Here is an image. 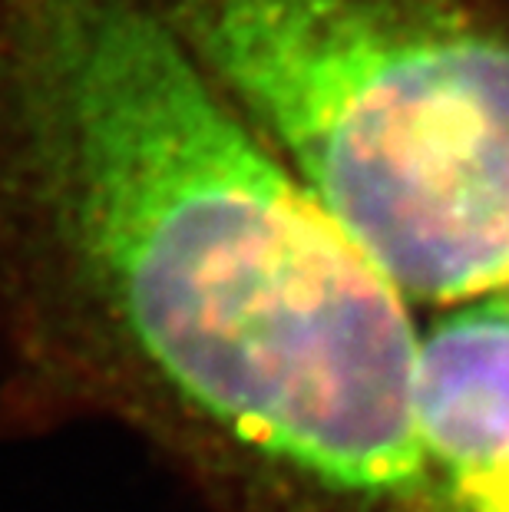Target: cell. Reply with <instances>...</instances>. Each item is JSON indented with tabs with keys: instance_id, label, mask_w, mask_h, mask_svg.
Segmentation results:
<instances>
[{
	"instance_id": "5",
	"label": "cell",
	"mask_w": 509,
	"mask_h": 512,
	"mask_svg": "<svg viewBox=\"0 0 509 512\" xmlns=\"http://www.w3.org/2000/svg\"><path fill=\"white\" fill-rule=\"evenodd\" d=\"M503 291H506V294H509V288H503Z\"/></svg>"
},
{
	"instance_id": "4",
	"label": "cell",
	"mask_w": 509,
	"mask_h": 512,
	"mask_svg": "<svg viewBox=\"0 0 509 512\" xmlns=\"http://www.w3.org/2000/svg\"><path fill=\"white\" fill-rule=\"evenodd\" d=\"M443 512H509V466L490 476L486 483L467 489V493L447 499Z\"/></svg>"
},
{
	"instance_id": "2",
	"label": "cell",
	"mask_w": 509,
	"mask_h": 512,
	"mask_svg": "<svg viewBox=\"0 0 509 512\" xmlns=\"http://www.w3.org/2000/svg\"><path fill=\"white\" fill-rule=\"evenodd\" d=\"M407 301L509 288V0H149Z\"/></svg>"
},
{
	"instance_id": "1",
	"label": "cell",
	"mask_w": 509,
	"mask_h": 512,
	"mask_svg": "<svg viewBox=\"0 0 509 512\" xmlns=\"http://www.w3.org/2000/svg\"><path fill=\"white\" fill-rule=\"evenodd\" d=\"M407 298L149 0H0V367L202 476L427 496Z\"/></svg>"
},
{
	"instance_id": "3",
	"label": "cell",
	"mask_w": 509,
	"mask_h": 512,
	"mask_svg": "<svg viewBox=\"0 0 509 512\" xmlns=\"http://www.w3.org/2000/svg\"><path fill=\"white\" fill-rule=\"evenodd\" d=\"M414 423L440 506L509 466L506 291L453 304L417 341Z\"/></svg>"
}]
</instances>
